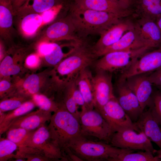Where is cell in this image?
Returning <instances> with one entry per match:
<instances>
[{"label":"cell","instance_id":"cell-8","mask_svg":"<svg viewBox=\"0 0 161 161\" xmlns=\"http://www.w3.org/2000/svg\"><path fill=\"white\" fill-rule=\"evenodd\" d=\"M110 126L113 134L126 129L140 132L120 106L115 96L99 111Z\"/></svg>","mask_w":161,"mask_h":161},{"label":"cell","instance_id":"cell-22","mask_svg":"<svg viewBox=\"0 0 161 161\" xmlns=\"http://www.w3.org/2000/svg\"><path fill=\"white\" fill-rule=\"evenodd\" d=\"M14 16L17 18L16 26L19 32L25 37L34 35L43 24L41 14L31 13Z\"/></svg>","mask_w":161,"mask_h":161},{"label":"cell","instance_id":"cell-18","mask_svg":"<svg viewBox=\"0 0 161 161\" xmlns=\"http://www.w3.org/2000/svg\"><path fill=\"white\" fill-rule=\"evenodd\" d=\"M52 116L51 112L39 109L35 111L25 114L14 120L8 126L7 130L16 128L35 130L44 125L47 122L49 121Z\"/></svg>","mask_w":161,"mask_h":161},{"label":"cell","instance_id":"cell-47","mask_svg":"<svg viewBox=\"0 0 161 161\" xmlns=\"http://www.w3.org/2000/svg\"><path fill=\"white\" fill-rule=\"evenodd\" d=\"M159 90L161 91V86L156 87Z\"/></svg>","mask_w":161,"mask_h":161},{"label":"cell","instance_id":"cell-46","mask_svg":"<svg viewBox=\"0 0 161 161\" xmlns=\"http://www.w3.org/2000/svg\"><path fill=\"white\" fill-rule=\"evenodd\" d=\"M0 3L10 4L9 0H0Z\"/></svg>","mask_w":161,"mask_h":161},{"label":"cell","instance_id":"cell-20","mask_svg":"<svg viewBox=\"0 0 161 161\" xmlns=\"http://www.w3.org/2000/svg\"><path fill=\"white\" fill-rule=\"evenodd\" d=\"M14 17L10 4L0 3V37L4 41H11L16 35L13 25Z\"/></svg>","mask_w":161,"mask_h":161},{"label":"cell","instance_id":"cell-7","mask_svg":"<svg viewBox=\"0 0 161 161\" xmlns=\"http://www.w3.org/2000/svg\"><path fill=\"white\" fill-rule=\"evenodd\" d=\"M135 131L129 129L115 132L109 142L112 146L119 148L148 151L155 155L161 154V151L154 148L151 142L143 132L137 133Z\"/></svg>","mask_w":161,"mask_h":161},{"label":"cell","instance_id":"cell-23","mask_svg":"<svg viewBox=\"0 0 161 161\" xmlns=\"http://www.w3.org/2000/svg\"><path fill=\"white\" fill-rule=\"evenodd\" d=\"M134 15L139 18L155 21L161 15V0H135Z\"/></svg>","mask_w":161,"mask_h":161},{"label":"cell","instance_id":"cell-3","mask_svg":"<svg viewBox=\"0 0 161 161\" xmlns=\"http://www.w3.org/2000/svg\"><path fill=\"white\" fill-rule=\"evenodd\" d=\"M68 148L82 161H112L121 154L134 151L92 140L83 135L73 140Z\"/></svg>","mask_w":161,"mask_h":161},{"label":"cell","instance_id":"cell-11","mask_svg":"<svg viewBox=\"0 0 161 161\" xmlns=\"http://www.w3.org/2000/svg\"><path fill=\"white\" fill-rule=\"evenodd\" d=\"M134 29L140 47L151 49L161 44V31L155 21L139 18L134 22Z\"/></svg>","mask_w":161,"mask_h":161},{"label":"cell","instance_id":"cell-13","mask_svg":"<svg viewBox=\"0 0 161 161\" xmlns=\"http://www.w3.org/2000/svg\"><path fill=\"white\" fill-rule=\"evenodd\" d=\"M28 146L38 149L50 160L67 161L61 150L51 142L49 132L45 125L34 131Z\"/></svg>","mask_w":161,"mask_h":161},{"label":"cell","instance_id":"cell-31","mask_svg":"<svg viewBox=\"0 0 161 161\" xmlns=\"http://www.w3.org/2000/svg\"><path fill=\"white\" fill-rule=\"evenodd\" d=\"M32 98L36 106L44 111L54 113L57 111L59 106V103L55 102L42 94H35L32 96Z\"/></svg>","mask_w":161,"mask_h":161},{"label":"cell","instance_id":"cell-27","mask_svg":"<svg viewBox=\"0 0 161 161\" xmlns=\"http://www.w3.org/2000/svg\"><path fill=\"white\" fill-rule=\"evenodd\" d=\"M35 131L21 128L11 129L6 131L7 138L16 143L18 147L28 146Z\"/></svg>","mask_w":161,"mask_h":161},{"label":"cell","instance_id":"cell-40","mask_svg":"<svg viewBox=\"0 0 161 161\" xmlns=\"http://www.w3.org/2000/svg\"><path fill=\"white\" fill-rule=\"evenodd\" d=\"M39 58L35 54H31L26 59L25 63L27 66L30 68H34L39 63Z\"/></svg>","mask_w":161,"mask_h":161},{"label":"cell","instance_id":"cell-36","mask_svg":"<svg viewBox=\"0 0 161 161\" xmlns=\"http://www.w3.org/2000/svg\"><path fill=\"white\" fill-rule=\"evenodd\" d=\"M40 80L39 76L35 74L30 75L25 79L23 86L27 95L32 96L38 93L40 87Z\"/></svg>","mask_w":161,"mask_h":161},{"label":"cell","instance_id":"cell-34","mask_svg":"<svg viewBox=\"0 0 161 161\" xmlns=\"http://www.w3.org/2000/svg\"><path fill=\"white\" fill-rule=\"evenodd\" d=\"M19 66L15 64L13 58L7 55L1 61L0 65V73L1 76H8L18 73L20 71Z\"/></svg>","mask_w":161,"mask_h":161},{"label":"cell","instance_id":"cell-10","mask_svg":"<svg viewBox=\"0 0 161 161\" xmlns=\"http://www.w3.org/2000/svg\"><path fill=\"white\" fill-rule=\"evenodd\" d=\"M41 43L62 40L78 42L81 40L76 34L75 27L68 16L59 19L48 27L40 37Z\"/></svg>","mask_w":161,"mask_h":161},{"label":"cell","instance_id":"cell-12","mask_svg":"<svg viewBox=\"0 0 161 161\" xmlns=\"http://www.w3.org/2000/svg\"><path fill=\"white\" fill-rule=\"evenodd\" d=\"M93 83L94 108L100 111L115 96L111 73L97 70L93 77Z\"/></svg>","mask_w":161,"mask_h":161},{"label":"cell","instance_id":"cell-25","mask_svg":"<svg viewBox=\"0 0 161 161\" xmlns=\"http://www.w3.org/2000/svg\"><path fill=\"white\" fill-rule=\"evenodd\" d=\"M61 4L59 0H27L17 11L14 16L31 13L41 14Z\"/></svg>","mask_w":161,"mask_h":161},{"label":"cell","instance_id":"cell-28","mask_svg":"<svg viewBox=\"0 0 161 161\" xmlns=\"http://www.w3.org/2000/svg\"><path fill=\"white\" fill-rule=\"evenodd\" d=\"M133 152L121 154L113 159L112 161H161V154L155 155L148 151Z\"/></svg>","mask_w":161,"mask_h":161},{"label":"cell","instance_id":"cell-24","mask_svg":"<svg viewBox=\"0 0 161 161\" xmlns=\"http://www.w3.org/2000/svg\"><path fill=\"white\" fill-rule=\"evenodd\" d=\"M140 48H141L140 47L136 41V35L134 28L126 32L116 42L96 52L95 55L97 58L112 52L128 50Z\"/></svg>","mask_w":161,"mask_h":161},{"label":"cell","instance_id":"cell-39","mask_svg":"<svg viewBox=\"0 0 161 161\" xmlns=\"http://www.w3.org/2000/svg\"><path fill=\"white\" fill-rule=\"evenodd\" d=\"M148 77L153 85L156 87L161 86V68L150 73Z\"/></svg>","mask_w":161,"mask_h":161},{"label":"cell","instance_id":"cell-9","mask_svg":"<svg viewBox=\"0 0 161 161\" xmlns=\"http://www.w3.org/2000/svg\"><path fill=\"white\" fill-rule=\"evenodd\" d=\"M161 68V47L146 52L123 71L119 79L125 80L136 75L151 73Z\"/></svg>","mask_w":161,"mask_h":161},{"label":"cell","instance_id":"cell-14","mask_svg":"<svg viewBox=\"0 0 161 161\" xmlns=\"http://www.w3.org/2000/svg\"><path fill=\"white\" fill-rule=\"evenodd\" d=\"M150 73L136 75L125 79L127 86L136 96L143 111L146 107L151 106L154 92L153 85L148 77Z\"/></svg>","mask_w":161,"mask_h":161},{"label":"cell","instance_id":"cell-32","mask_svg":"<svg viewBox=\"0 0 161 161\" xmlns=\"http://www.w3.org/2000/svg\"><path fill=\"white\" fill-rule=\"evenodd\" d=\"M28 97L18 95L3 98L0 102V110L5 112L14 110L28 100Z\"/></svg>","mask_w":161,"mask_h":161},{"label":"cell","instance_id":"cell-2","mask_svg":"<svg viewBox=\"0 0 161 161\" xmlns=\"http://www.w3.org/2000/svg\"><path fill=\"white\" fill-rule=\"evenodd\" d=\"M49 122L47 127L51 142L64 155V151L72 141L82 135L79 120L60 103Z\"/></svg>","mask_w":161,"mask_h":161},{"label":"cell","instance_id":"cell-33","mask_svg":"<svg viewBox=\"0 0 161 161\" xmlns=\"http://www.w3.org/2000/svg\"><path fill=\"white\" fill-rule=\"evenodd\" d=\"M18 148L14 143L7 138H0V161H6L14 158V152Z\"/></svg>","mask_w":161,"mask_h":161},{"label":"cell","instance_id":"cell-6","mask_svg":"<svg viewBox=\"0 0 161 161\" xmlns=\"http://www.w3.org/2000/svg\"><path fill=\"white\" fill-rule=\"evenodd\" d=\"M150 49L144 47L137 49L109 52L95 61L94 66L97 71L102 70L110 73L119 70L122 71Z\"/></svg>","mask_w":161,"mask_h":161},{"label":"cell","instance_id":"cell-38","mask_svg":"<svg viewBox=\"0 0 161 161\" xmlns=\"http://www.w3.org/2000/svg\"><path fill=\"white\" fill-rule=\"evenodd\" d=\"M62 7L61 4H58L41 14L42 18L43 24L48 23L53 19Z\"/></svg>","mask_w":161,"mask_h":161},{"label":"cell","instance_id":"cell-42","mask_svg":"<svg viewBox=\"0 0 161 161\" xmlns=\"http://www.w3.org/2000/svg\"><path fill=\"white\" fill-rule=\"evenodd\" d=\"M27 0H11V5L13 13L14 14L18 10Z\"/></svg>","mask_w":161,"mask_h":161},{"label":"cell","instance_id":"cell-35","mask_svg":"<svg viewBox=\"0 0 161 161\" xmlns=\"http://www.w3.org/2000/svg\"><path fill=\"white\" fill-rule=\"evenodd\" d=\"M66 85L67 88L64 95L63 102L61 103L69 112L79 120L80 112L78 111V106L75 103L72 96L70 82Z\"/></svg>","mask_w":161,"mask_h":161},{"label":"cell","instance_id":"cell-4","mask_svg":"<svg viewBox=\"0 0 161 161\" xmlns=\"http://www.w3.org/2000/svg\"><path fill=\"white\" fill-rule=\"evenodd\" d=\"M97 58L92 47L82 40L77 43L74 51L55 66V73L64 77L67 83L82 70L94 63Z\"/></svg>","mask_w":161,"mask_h":161},{"label":"cell","instance_id":"cell-30","mask_svg":"<svg viewBox=\"0 0 161 161\" xmlns=\"http://www.w3.org/2000/svg\"><path fill=\"white\" fill-rule=\"evenodd\" d=\"M75 45L68 53L66 54L63 52L61 46L56 43L52 42L51 49L43 57L47 63L56 66L64 57L71 54L75 50Z\"/></svg>","mask_w":161,"mask_h":161},{"label":"cell","instance_id":"cell-17","mask_svg":"<svg viewBox=\"0 0 161 161\" xmlns=\"http://www.w3.org/2000/svg\"><path fill=\"white\" fill-rule=\"evenodd\" d=\"M75 5L82 8L116 14L122 18L134 15L133 9H126L110 0H74Z\"/></svg>","mask_w":161,"mask_h":161},{"label":"cell","instance_id":"cell-37","mask_svg":"<svg viewBox=\"0 0 161 161\" xmlns=\"http://www.w3.org/2000/svg\"><path fill=\"white\" fill-rule=\"evenodd\" d=\"M149 109L151 114L160 125L161 126V91L154 92L152 102Z\"/></svg>","mask_w":161,"mask_h":161},{"label":"cell","instance_id":"cell-26","mask_svg":"<svg viewBox=\"0 0 161 161\" xmlns=\"http://www.w3.org/2000/svg\"><path fill=\"white\" fill-rule=\"evenodd\" d=\"M36 105L32 100H28L17 108L6 114L2 122L0 123V134L6 132L10 124L15 120L31 112Z\"/></svg>","mask_w":161,"mask_h":161},{"label":"cell","instance_id":"cell-19","mask_svg":"<svg viewBox=\"0 0 161 161\" xmlns=\"http://www.w3.org/2000/svg\"><path fill=\"white\" fill-rule=\"evenodd\" d=\"M134 123L151 141L155 143L161 151V129L160 124L152 115L150 109L141 114Z\"/></svg>","mask_w":161,"mask_h":161},{"label":"cell","instance_id":"cell-5","mask_svg":"<svg viewBox=\"0 0 161 161\" xmlns=\"http://www.w3.org/2000/svg\"><path fill=\"white\" fill-rule=\"evenodd\" d=\"M79 121L83 135L109 142L113 132L107 122L98 110L94 108L81 107Z\"/></svg>","mask_w":161,"mask_h":161},{"label":"cell","instance_id":"cell-29","mask_svg":"<svg viewBox=\"0 0 161 161\" xmlns=\"http://www.w3.org/2000/svg\"><path fill=\"white\" fill-rule=\"evenodd\" d=\"M14 158L21 159L27 161L50 160L38 149L29 146L18 147Z\"/></svg>","mask_w":161,"mask_h":161},{"label":"cell","instance_id":"cell-1","mask_svg":"<svg viewBox=\"0 0 161 161\" xmlns=\"http://www.w3.org/2000/svg\"><path fill=\"white\" fill-rule=\"evenodd\" d=\"M69 15L78 37L82 39L90 35H100L122 18L111 13L84 9L75 5Z\"/></svg>","mask_w":161,"mask_h":161},{"label":"cell","instance_id":"cell-16","mask_svg":"<svg viewBox=\"0 0 161 161\" xmlns=\"http://www.w3.org/2000/svg\"><path fill=\"white\" fill-rule=\"evenodd\" d=\"M126 18L121 19L100 35L99 40L92 47L95 54L112 45L118 41L126 32L134 28V22Z\"/></svg>","mask_w":161,"mask_h":161},{"label":"cell","instance_id":"cell-48","mask_svg":"<svg viewBox=\"0 0 161 161\" xmlns=\"http://www.w3.org/2000/svg\"><path fill=\"white\" fill-rule=\"evenodd\" d=\"M9 0V1H10H10H11V0Z\"/></svg>","mask_w":161,"mask_h":161},{"label":"cell","instance_id":"cell-44","mask_svg":"<svg viewBox=\"0 0 161 161\" xmlns=\"http://www.w3.org/2000/svg\"><path fill=\"white\" fill-rule=\"evenodd\" d=\"M155 21L161 31V15L157 18Z\"/></svg>","mask_w":161,"mask_h":161},{"label":"cell","instance_id":"cell-43","mask_svg":"<svg viewBox=\"0 0 161 161\" xmlns=\"http://www.w3.org/2000/svg\"><path fill=\"white\" fill-rule=\"evenodd\" d=\"M115 2L124 8L127 9H132L135 0H110Z\"/></svg>","mask_w":161,"mask_h":161},{"label":"cell","instance_id":"cell-45","mask_svg":"<svg viewBox=\"0 0 161 161\" xmlns=\"http://www.w3.org/2000/svg\"><path fill=\"white\" fill-rule=\"evenodd\" d=\"M7 113L0 110V123H1L5 118Z\"/></svg>","mask_w":161,"mask_h":161},{"label":"cell","instance_id":"cell-21","mask_svg":"<svg viewBox=\"0 0 161 161\" xmlns=\"http://www.w3.org/2000/svg\"><path fill=\"white\" fill-rule=\"evenodd\" d=\"M93 77L91 72L87 67L79 73L75 80L84 99L85 107L89 109L94 108Z\"/></svg>","mask_w":161,"mask_h":161},{"label":"cell","instance_id":"cell-41","mask_svg":"<svg viewBox=\"0 0 161 161\" xmlns=\"http://www.w3.org/2000/svg\"><path fill=\"white\" fill-rule=\"evenodd\" d=\"M11 86L10 83L8 80H3L0 82V94L1 98L5 97Z\"/></svg>","mask_w":161,"mask_h":161},{"label":"cell","instance_id":"cell-15","mask_svg":"<svg viewBox=\"0 0 161 161\" xmlns=\"http://www.w3.org/2000/svg\"><path fill=\"white\" fill-rule=\"evenodd\" d=\"M117 98L120 106L134 123L143 112L138 100L126 83L125 80L119 79L117 84Z\"/></svg>","mask_w":161,"mask_h":161}]
</instances>
